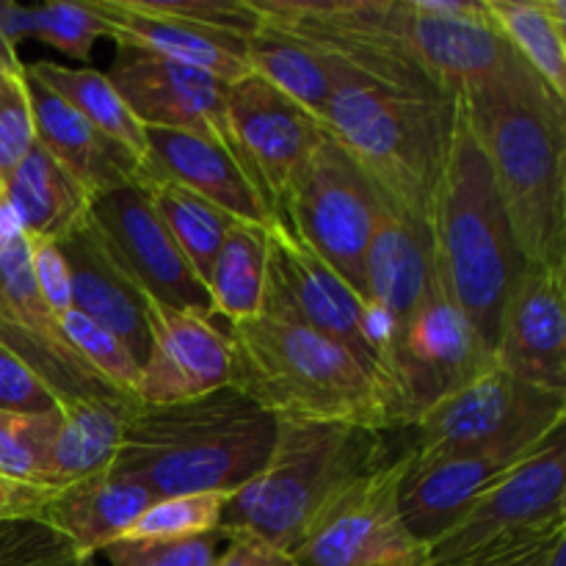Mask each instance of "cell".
<instances>
[{"instance_id":"cell-1","label":"cell","mask_w":566,"mask_h":566,"mask_svg":"<svg viewBox=\"0 0 566 566\" xmlns=\"http://www.w3.org/2000/svg\"><path fill=\"white\" fill-rule=\"evenodd\" d=\"M459 99L523 258L566 271V103L512 48Z\"/></svg>"},{"instance_id":"cell-2","label":"cell","mask_w":566,"mask_h":566,"mask_svg":"<svg viewBox=\"0 0 566 566\" xmlns=\"http://www.w3.org/2000/svg\"><path fill=\"white\" fill-rule=\"evenodd\" d=\"M276 420L232 385L171 403H133L111 473L155 497L238 492L265 468Z\"/></svg>"},{"instance_id":"cell-3","label":"cell","mask_w":566,"mask_h":566,"mask_svg":"<svg viewBox=\"0 0 566 566\" xmlns=\"http://www.w3.org/2000/svg\"><path fill=\"white\" fill-rule=\"evenodd\" d=\"M230 385L276 423H340L392 431L381 381L348 348L285 315L230 324Z\"/></svg>"},{"instance_id":"cell-4","label":"cell","mask_w":566,"mask_h":566,"mask_svg":"<svg viewBox=\"0 0 566 566\" xmlns=\"http://www.w3.org/2000/svg\"><path fill=\"white\" fill-rule=\"evenodd\" d=\"M457 111L459 94L401 92L354 72L321 122L387 208L431 227Z\"/></svg>"},{"instance_id":"cell-5","label":"cell","mask_w":566,"mask_h":566,"mask_svg":"<svg viewBox=\"0 0 566 566\" xmlns=\"http://www.w3.org/2000/svg\"><path fill=\"white\" fill-rule=\"evenodd\" d=\"M429 230L442 282L495 354L503 302L528 260L520 252L462 99Z\"/></svg>"},{"instance_id":"cell-6","label":"cell","mask_w":566,"mask_h":566,"mask_svg":"<svg viewBox=\"0 0 566 566\" xmlns=\"http://www.w3.org/2000/svg\"><path fill=\"white\" fill-rule=\"evenodd\" d=\"M390 462L385 431L340 423H276L265 468L232 492L219 531L293 553L326 503Z\"/></svg>"},{"instance_id":"cell-7","label":"cell","mask_w":566,"mask_h":566,"mask_svg":"<svg viewBox=\"0 0 566 566\" xmlns=\"http://www.w3.org/2000/svg\"><path fill=\"white\" fill-rule=\"evenodd\" d=\"M566 531V429L514 464L426 545V566H484Z\"/></svg>"},{"instance_id":"cell-8","label":"cell","mask_w":566,"mask_h":566,"mask_svg":"<svg viewBox=\"0 0 566 566\" xmlns=\"http://www.w3.org/2000/svg\"><path fill=\"white\" fill-rule=\"evenodd\" d=\"M260 20L324 53L381 86L446 94L415 59L407 0H249Z\"/></svg>"},{"instance_id":"cell-9","label":"cell","mask_w":566,"mask_h":566,"mask_svg":"<svg viewBox=\"0 0 566 566\" xmlns=\"http://www.w3.org/2000/svg\"><path fill=\"white\" fill-rule=\"evenodd\" d=\"M566 429V392L542 390L492 368L426 409L412 426L415 453L517 451L531 453Z\"/></svg>"},{"instance_id":"cell-10","label":"cell","mask_w":566,"mask_h":566,"mask_svg":"<svg viewBox=\"0 0 566 566\" xmlns=\"http://www.w3.org/2000/svg\"><path fill=\"white\" fill-rule=\"evenodd\" d=\"M381 205L368 177L326 133L293 177L282 199L280 221L365 298V254Z\"/></svg>"},{"instance_id":"cell-11","label":"cell","mask_w":566,"mask_h":566,"mask_svg":"<svg viewBox=\"0 0 566 566\" xmlns=\"http://www.w3.org/2000/svg\"><path fill=\"white\" fill-rule=\"evenodd\" d=\"M495 365V354L473 329L434 263L429 287L401 324L392 352L390 381L401 429H412L426 409Z\"/></svg>"},{"instance_id":"cell-12","label":"cell","mask_w":566,"mask_h":566,"mask_svg":"<svg viewBox=\"0 0 566 566\" xmlns=\"http://www.w3.org/2000/svg\"><path fill=\"white\" fill-rule=\"evenodd\" d=\"M409 451L326 503L291 553L296 566H426V547L398 509Z\"/></svg>"},{"instance_id":"cell-13","label":"cell","mask_w":566,"mask_h":566,"mask_svg":"<svg viewBox=\"0 0 566 566\" xmlns=\"http://www.w3.org/2000/svg\"><path fill=\"white\" fill-rule=\"evenodd\" d=\"M86 221L116 269L149 302L213 318L208 291L193 276L142 182L94 197Z\"/></svg>"},{"instance_id":"cell-14","label":"cell","mask_w":566,"mask_h":566,"mask_svg":"<svg viewBox=\"0 0 566 566\" xmlns=\"http://www.w3.org/2000/svg\"><path fill=\"white\" fill-rule=\"evenodd\" d=\"M260 310L285 315V318L298 321L318 335L340 343L387 390L379 359L368 340L365 298L343 276H337L285 221H274L269 227V280H265V296Z\"/></svg>"},{"instance_id":"cell-15","label":"cell","mask_w":566,"mask_h":566,"mask_svg":"<svg viewBox=\"0 0 566 566\" xmlns=\"http://www.w3.org/2000/svg\"><path fill=\"white\" fill-rule=\"evenodd\" d=\"M232 149L280 216L293 177L326 138L324 122L249 72L227 86Z\"/></svg>"},{"instance_id":"cell-16","label":"cell","mask_w":566,"mask_h":566,"mask_svg":"<svg viewBox=\"0 0 566 566\" xmlns=\"http://www.w3.org/2000/svg\"><path fill=\"white\" fill-rule=\"evenodd\" d=\"M105 75L144 127L197 133L232 149L227 83L219 77L136 48L116 50Z\"/></svg>"},{"instance_id":"cell-17","label":"cell","mask_w":566,"mask_h":566,"mask_svg":"<svg viewBox=\"0 0 566 566\" xmlns=\"http://www.w3.org/2000/svg\"><path fill=\"white\" fill-rule=\"evenodd\" d=\"M495 363L525 385L566 392V271L525 265L503 302Z\"/></svg>"},{"instance_id":"cell-18","label":"cell","mask_w":566,"mask_h":566,"mask_svg":"<svg viewBox=\"0 0 566 566\" xmlns=\"http://www.w3.org/2000/svg\"><path fill=\"white\" fill-rule=\"evenodd\" d=\"M149 354L136 385L138 403H171L230 385V340L210 315L147 302Z\"/></svg>"},{"instance_id":"cell-19","label":"cell","mask_w":566,"mask_h":566,"mask_svg":"<svg viewBox=\"0 0 566 566\" xmlns=\"http://www.w3.org/2000/svg\"><path fill=\"white\" fill-rule=\"evenodd\" d=\"M144 133H147L144 180L158 177V180L177 182L235 221H252L260 227L280 221L254 177L230 147L197 133L160 130V127H144Z\"/></svg>"},{"instance_id":"cell-20","label":"cell","mask_w":566,"mask_h":566,"mask_svg":"<svg viewBox=\"0 0 566 566\" xmlns=\"http://www.w3.org/2000/svg\"><path fill=\"white\" fill-rule=\"evenodd\" d=\"M407 11L415 59L446 94H459L506 59L509 44L492 25L484 0H407Z\"/></svg>"},{"instance_id":"cell-21","label":"cell","mask_w":566,"mask_h":566,"mask_svg":"<svg viewBox=\"0 0 566 566\" xmlns=\"http://www.w3.org/2000/svg\"><path fill=\"white\" fill-rule=\"evenodd\" d=\"M94 396H119V392L105 385L66 340H48L0 318V409L3 412L42 415Z\"/></svg>"},{"instance_id":"cell-22","label":"cell","mask_w":566,"mask_h":566,"mask_svg":"<svg viewBox=\"0 0 566 566\" xmlns=\"http://www.w3.org/2000/svg\"><path fill=\"white\" fill-rule=\"evenodd\" d=\"M525 457L528 453L501 451V448L437 453L409 451L407 473L398 492L403 525L426 547L468 509L479 492H484L492 481L509 473Z\"/></svg>"},{"instance_id":"cell-23","label":"cell","mask_w":566,"mask_h":566,"mask_svg":"<svg viewBox=\"0 0 566 566\" xmlns=\"http://www.w3.org/2000/svg\"><path fill=\"white\" fill-rule=\"evenodd\" d=\"M88 6L103 20L105 36L114 39L116 48H136L193 66L227 86L249 75L247 36L175 20L149 9L147 0H94Z\"/></svg>"},{"instance_id":"cell-24","label":"cell","mask_w":566,"mask_h":566,"mask_svg":"<svg viewBox=\"0 0 566 566\" xmlns=\"http://www.w3.org/2000/svg\"><path fill=\"white\" fill-rule=\"evenodd\" d=\"M22 77H25V94L28 105H31L36 142L92 193V199L105 191H114V188L144 180V166L136 155L127 153L119 142L108 138L92 122L83 119L59 94L39 83L25 70V64H22Z\"/></svg>"},{"instance_id":"cell-25","label":"cell","mask_w":566,"mask_h":566,"mask_svg":"<svg viewBox=\"0 0 566 566\" xmlns=\"http://www.w3.org/2000/svg\"><path fill=\"white\" fill-rule=\"evenodd\" d=\"M59 249L70 265L72 310L119 337L127 352L144 363L149 354V298L116 269L88 221L61 238Z\"/></svg>"},{"instance_id":"cell-26","label":"cell","mask_w":566,"mask_h":566,"mask_svg":"<svg viewBox=\"0 0 566 566\" xmlns=\"http://www.w3.org/2000/svg\"><path fill=\"white\" fill-rule=\"evenodd\" d=\"M434 274L429 227L381 205L365 254V302L398 326L407 321Z\"/></svg>"},{"instance_id":"cell-27","label":"cell","mask_w":566,"mask_h":566,"mask_svg":"<svg viewBox=\"0 0 566 566\" xmlns=\"http://www.w3.org/2000/svg\"><path fill=\"white\" fill-rule=\"evenodd\" d=\"M155 501L158 497L144 484L105 470L55 490L42 514L92 558L105 545L122 539Z\"/></svg>"},{"instance_id":"cell-28","label":"cell","mask_w":566,"mask_h":566,"mask_svg":"<svg viewBox=\"0 0 566 566\" xmlns=\"http://www.w3.org/2000/svg\"><path fill=\"white\" fill-rule=\"evenodd\" d=\"M133 398L94 396L61 409L44 457V486L64 490L75 481L105 473L119 451Z\"/></svg>"},{"instance_id":"cell-29","label":"cell","mask_w":566,"mask_h":566,"mask_svg":"<svg viewBox=\"0 0 566 566\" xmlns=\"http://www.w3.org/2000/svg\"><path fill=\"white\" fill-rule=\"evenodd\" d=\"M0 197L14 208L28 241H53L70 235L88 219L92 193L42 147L33 144Z\"/></svg>"},{"instance_id":"cell-30","label":"cell","mask_w":566,"mask_h":566,"mask_svg":"<svg viewBox=\"0 0 566 566\" xmlns=\"http://www.w3.org/2000/svg\"><path fill=\"white\" fill-rule=\"evenodd\" d=\"M249 72L263 77L269 86L291 97L321 119L335 88L357 70L335 55L280 31L260 20V28L247 36Z\"/></svg>"},{"instance_id":"cell-31","label":"cell","mask_w":566,"mask_h":566,"mask_svg":"<svg viewBox=\"0 0 566 566\" xmlns=\"http://www.w3.org/2000/svg\"><path fill=\"white\" fill-rule=\"evenodd\" d=\"M503 42L566 103V3L564 0H484Z\"/></svg>"},{"instance_id":"cell-32","label":"cell","mask_w":566,"mask_h":566,"mask_svg":"<svg viewBox=\"0 0 566 566\" xmlns=\"http://www.w3.org/2000/svg\"><path fill=\"white\" fill-rule=\"evenodd\" d=\"M25 70L39 83L59 94L70 108H75L83 119L92 122L99 133L119 142L127 153L136 155L142 166L147 164V133L142 122L133 116L125 99L114 88L105 72L88 70V66H61L53 61H36L25 64Z\"/></svg>"},{"instance_id":"cell-33","label":"cell","mask_w":566,"mask_h":566,"mask_svg":"<svg viewBox=\"0 0 566 566\" xmlns=\"http://www.w3.org/2000/svg\"><path fill=\"white\" fill-rule=\"evenodd\" d=\"M269 280V227L232 221L208 282L213 315L230 324L260 313Z\"/></svg>"},{"instance_id":"cell-34","label":"cell","mask_w":566,"mask_h":566,"mask_svg":"<svg viewBox=\"0 0 566 566\" xmlns=\"http://www.w3.org/2000/svg\"><path fill=\"white\" fill-rule=\"evenodd\" d=\"M142 186L147 188L160 221L166 224L169 235L175 238L177 249H180L182 258L188 260L193 276H197L205 285V291H208V282L210 274H213L216 258H219L221 241H224L227 230H230V224L235 219H230L224 210L205 202L202 197L186 191V188L177 186V182L149 177Z\"/></svg>"},{"instance_id":"cell-35","label":"cell","mask_w":566,"mask_h":566,"mask_svg":"<svg viewBox=\"0 0 566 566\" xmlns=\"http://www.w3.org/2000/svg\"><path fill=\"white\" fill-rule=\"evenodd\" d=\"M3 6V31L9 42L20 39H39L70 59L88 61L92 48L99 36H105V25L88 3H70V0H50L44 6Z\"/></svg>"},{"instance_id":"cell-36","label":"cell","mask_w":566,"mask_h":566,"mask_svg":"<svg viewBox=\"0 0 566 566\" xmlns=\"http://www.w3.org/2000/svg\"><path fill=\"white\" fill-rule=\"evenodd\" d=\"M61 335L66 337L77 357L99 376L108 387H114L119 396L136 398L138 376H142V363L127 352L125 343L99 324L88 321L77 310H66L59 315Z\"/></svg>"},{"instance_id":"cell-37","label":"cell","mask_w":566,"mask_h":566,"mask_svg":"<svg viewBox=\"0 0 566 566\" xmlns=\"http://www.w3.org/2000/svg\"><path fill=\"white\" fill-rule=\"evenodd\" d=\"M232 492H202L155 501L122 539H186L219 531L221 512Z\"/></svg>"},{"instance_id":"cell-38","label":"cell","mask_w":566,"mask_h":566,"mask_svg":"<svg viewBox=\"0 0 566 566\" xmlns=\"http://www.w3.org/2000/svg\"><path fill=\"white\" fill-rule=\"evenodd\" d=\"M61 409L20 415L0 409V475L44 486V457L59 426Z\"/></svg>"},{"instance_id":"cell-39","label":"cell","mask_w":566,"mask_h":566,"mask_svg":"<svg viewBox=\"0 0 566 566\" xmlns=\"http://www.w3.org/2000/svg\"><path fill=\"white\" fill-rule=\"evenodd\" d=\"M86 553L44 514L0 523V566H81Z\"/></svg>"},{"instance_id":"cell-40","label":"cell","mask_w":566,"mask_h":566,"mask_svg":"<svg viewBox=\"0 0 566 566\" xmlns=\"http://www.w3.org/2000/svg\"><path fill=\"white\" fill-rule=\"evenodd\" d=\"M224 545V531H210L186 539H116L99 553L111 566H216Z\"/></svg>"},{"instance_id":"cell-41","label":"cell","mask_w":566,"mask_h":566,"mask_svg":"<svg viewBox=\"0 0 566 566\" xmlns=\"http://www.w3.org/2000/svg\"><path fill=\"white\" fill-rule=\"evenodd\" d=\"M33 144H36V133H33L25 77L22 72H14L6 77L3 94H0V193L22 158L31 153Z\"/></svg>"},{"instance_id":"cell-42","label":"cell","mask_w":566,"mask_h":566,"mask_svg":"<svg viewBox=\"0 0 566 566\" xmlns=\"http://www.w3.org/2000/svg\"><path fill=\"white\" fill-rule=\"evenodd\" d=\"M28 247H31V269H33V280H36L39 293H42L50 313L59 318L61 313L72 310L70 265H66L59 243L28 241Z\"/></svg>"},{"instance_id":"cell-43","label":"cell","mask_w":566,"mask_h":566,"mask_svg":"<svg viewBox=\"0 0 566 566\" xmlns=\"http://www.w3.org/2000/svg\"><path fill=\"white\" fill-rule=\"evenodd\" d=\"M55 490L36 484H22V481L0 475V523L20 517H36L53 501Z\"/></svg>"},{"instance_id":"cell-44","label":"cell","mask_w":566,"mask_h":566,"mask_svg":"<svg viewBox=\"0 0 566 566\" xmlns=\"http://www.w3.org/2000/svg\"><path fill=\"white\" fill-rule=\"evenodd\" d=\"M216 566H296L291 553H282L249 534H227V545Z\"/></svg>"},{"instance_id":"cell-45","label":"cell","mask_w":566,"mask_h":566,"mask_svg":"<svg viewBox=\"0 0 566 566\" xmlns=\"http://www.w3.org/2000/svg\"><path fill=\"white\" fill-rule=\"evenodd\" d=\"M562 534H566V531H562ZM562 534L551 536V539L545 542H536V545L523 547V551L512 553V556H503L497 558V562H490L484 566H547V556H551L553 542H556Z\"/></svg>"},{"instance_id":"cell-46","label":"cell","mask_w":566,"mask_h":566,"mask_svg":"<svg viewBox=\"0 0 566 566\" xmlns=\"http://www.w3.org/2000/svg\"><path fill=\"white\" fill-rule=\"evenodd\" d=\"M0 70L3 72H20L22 61L17 59V48L9 42L3 31V6H0Z\"/></svg>"},{"instance_id":"cell-47","label":"cell","mask_w":566,"mask_h":566,"mask_svg":"<svg viewBox=\"0 0 566 566\" xmlns=\"http://www.w3.org/2000/svg\"><path fill=\"white\" fill-rule=\"evenodd\" d=\"M547 566H566V534L558 536L551 547V556H547Z\"/></svg>"},{"instance_id":"cell-48","label":"cell","mask_w":566,"mask_h":566,"mask_svg":"<svg viewBox=\"0 0 566 566\" xmlns=\"http://www.w3.org/2000/svg\"><path fill=\"white\" fill-rule=\"evenodd\" d=\"M22 72V70H20ZM9 75H14V72H3V70H0V94H3V86H6V77H9Z\"/></svg>"},{"instance_id":"cell-49","label":"cell","mask_w":566,"mask_h":566,"mask_svg":"<svg viewBox=\"0 0 566 566\" xmlns=\"http://www.w3.org/2000/svg\"><path fill=\"white\" fill-rule=\"evenodd\" d=\"M81 566H94V564H92V558H88V562H83Z\"/></svg>"}]
</instances>
